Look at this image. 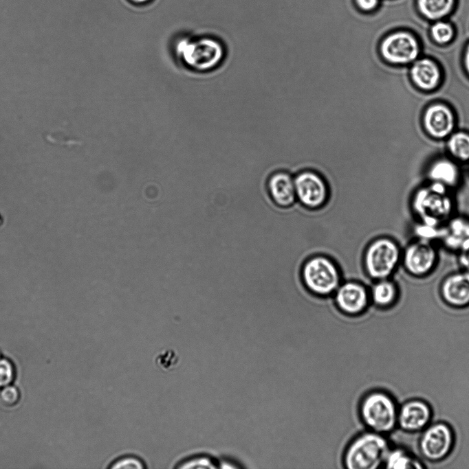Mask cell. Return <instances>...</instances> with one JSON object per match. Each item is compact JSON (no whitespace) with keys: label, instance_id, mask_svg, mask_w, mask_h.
I'll return each instance as SVG.
<instances>
[{"label":"cell","instance_id":"obj_6","mask_svg":"<svg viewBox=\"0 0 469 469\" xmlns=\"http://www.w3.org/2000/svg\"><path fill=\"white\" fill-rule=\"evenodd\" d=\"M422 45L418 36L407 28L383 34L377 44L380 58L393 66H409L421 56Z\"/></svg>","mask_w":469,"mask_h":469},{"label":"cell","instance_id":"obj_5","mask_svg":"<svg viewBox=\"0 0 469 469\" xmlns=\"http://www.w3.org/2000/svg\"><path fill=\"white\" fill-rule=\"evenodd\" d=\"M402 249L393 238L382 236L368 243L362 254V266L373 281L391 278L402 261Z\"/></svg>","mask_w":469,"mask_h":469},{"label":"cell","instance_id":"obj_12","mask_svg":"<svg viewBox=\"0 0 469 469\" xmlns=\"http://www.w3.org/2000/svg\"><path fill=\"white\" fill-rule=\"evenodd\" d=\"M422 124L425 133L431 139H446L455 130L456 115L448 104L433 102L423 111Z\"/></svg>","mask_w":469,"mask_h":469},{"label":"cell","instance_id":"obj_21","mask_svg":"<svg viewBox=\"0 0 469 469\" xmlns=\"http://www.w3.org/2000/svg\"><path fill=\"white\" fill-rule=\"evenodd\" d=\"M386 469H424L423 461L408 449L391 446L384 459Z\"/></svg>","mask_w":469,"mask_h":469},{"label":"cell","instance_id":"obj_7","mask_svg":"<svg viewBox=\"0 0 469 469\" xmlns=\"http://www.w3.org/2000/svg\"><path fill=\"white\" fill-rule=\"evenodd\" d=\"M176 52L182 63L196 71L216 68L226 56L223 44L210 37L193 40L182 38L177 43Z\"/></svg>","mask_w":469,"mask_h":469},{"label":"cell","instance_id":"obj_17","mask_svg":"<svg viewBox=\"0 0 469 469\" xmlns=\"http://www.w3.org/2000/svg\"><path fill=\"white\" fill-rule=\"evenodd\" d=\"M428 181L441 184L450 190L461 182V172L457 161L449 157H438L431 161L426 170Z\"/></svg>","mask_w":469,"mask_h":469},{"label":"cell","instance_id":"obj_25","mask_svg":"<svg viewBox=\"0 0 469 469\" xmlns=\"http://www.w3.org/2000/svg\"><path fill=\"white\" fill-rule=\"evenodd\" d=\"M15 374V367L12 362L0 354V389L10 385Z\"/></svg>","mask_w":469,"mask_h":469},{"label":"cell","instance_id":"obj_16","mask_svg":"<svg viewBox=\"0 0 469 469\" xmlns=\"http://www.w3.org/2000/svg\"><path fill=\"white\" fill-rule=\"evenodd\" d=\"M266 190L270 200L278 207L290 208L297 201L294 174L287 170H279L270 174L266 181Z\"/></svg>","mask_w":469,"mask_h":469},{"label":"cell","instance_id":"obj_24","mask_svg":"<svg viewBox=\"0 0 469 469\" xmlns=\"http://www.w3.org/2000/svg\"><path fill=\"white\" fill-rule=\"evenodd\" d=\"M179 361L178 354L171 349L164 350L160 352L155 359L156 365L164 371H170L175 369Z\"/></svg>","mask_w":469,"mask_h":469},{"label":"cell","instance_id":"obj_29","mask_svg":"<svg viewBox=\"0 0 469 469\" xmlns=\"http://www.w3.org/2000/svg\"><path fill=\"white\" fill-rule=\"evenodd\" d=\"M109 467L111 468H142L144 466L140 459L133 456H127L115 461Z\"/></svg>","mask_w":469,"mask_h":469},{"label":"cell","instance_id":"obj_23","mask_svg":"<svg viewBox=\"0 0 469 469\" xmlns=\"http://www.w3.org/2000/svg\"><path fill=\"white\" fill-rule=\"evenodd\" d=\"M446 147L450 157L460 162H469V133L455 130L446 139Z\"/></svg>","mask_w":469,"mask_h":469},{"label":"cell","instance_id":"obj_8","mask_svg":"<svg viewBox=\"0 0 469 469\" xmlns=\"http://www.w3.org/2000/svg\"><path fill=\"white\" fill-rule=\"evenodd\" d=\"M455 434L452 427L443 421L430 423L419 435L418 452L426 468L446 459L452 453Z\"/></svg>","mask_w":469,"mask_h":469},{"label":"cell","instance_id":"obj_20","mask_svg":"<svg viewBox=\"0 0 469 469\" xmlns=\"http://www.w3.org/2000/svg\"><path fill=\"white\" fill-rule=\"evenodd\" d=\"M369 290L371 304L382 310L392 308L399 297L398 286L391 278L374 281Z\"/></svg>","mask_w":469,"mask_h":469},{"label":"cell","instance_id":"obj_15","mask_svg":"<svg viewBox=\"0 0 469 469\" xmlns=\"http://www.w3.org/2000/svg\"><path fill=\"white\" fill-rule=\"evenodd\" d=\"M408 76L416 89L423 92H432L441 85L443 72L434 59L421 56L409 65Z\"/></svg>","mask_w":469,"mask_h":469},{"label":"cell","instance_id":"obj_14","mask_svg":"<svg viewBox=\"0 0 469 469\" xmlns=\"http://www.w3.org/2000/svg\"><path fill=\"white\" fill-rule=\"evenodd\" d=\"M439 293L444 304L451 308L469 307V271L461 268L447 275L440 282Z\"/></svg>","mask_w":469,"mask_h":469},{"label":"cell","instance_id":"obj_30","mask_svg":"<svg viewBox=\"0 0 469 469\" xmlns=\"http://www.w3.org/2000/svg\"><path fill=\"white\" fill-rule=\"evenodd\" d=\"M458 262L462 269L469 271V240L458 250Z\"/></svg>","mask_w":469,"mask_h":469},{"label":"cell","instance_id":"obj_27","mask_svg":"<svg viewBox=\"0 0 469 469\" xmlns=\"http://www.w3.org/2000/svg\"><path fill=\"white\" fill-rule=\"evenodd\" d=\"M178 468H214L217 466L212 459L206 456H199L186 460Z\"/></svg>","mask_w":469,"mask_h":469},{"label":"cell","instance_id":"obj_10","mask_svg":"<svg viewBox=\"0 0 469 469\" xmlns=\"http://www.w3.org/2000/svg\"><path fill=\"white\" fill-rule=\"evenodd\" d=\"M438 261L439 251L432 240L417 238L402 249L401 264L413 277L429 275L435 269Z\"/></svg>","mask_w":469,"mask_h":469},{"label":"cell","instance_id":"obj_9","mask_svg":"<svg viewBox=\"0 0 469 469\" xmlns=\"http://www.w3.org/2000/svg\"><path fill=\"white\" fill-rule=\"evenodd\" d=\"M296 200L305 208L318 210L330 196L331 189L325 177L312 169L302 170L294 175Z\"/></svg>","mask_w":469,"mask_h":469},{"label":"cell","instance_id":"obj_4","mask_svg":"<svg viewBox=\"0 0 469 469\" xmlns=\"http://www.w3.org/2000/svg\"><path fill=\"white\" fill-rule=\"evenodd\" d=\"M300 274L303 286L317 297L333 295L342 283L339 266L324 254H316L305 260Z\"/></svg>","mask_w":469,"mask_h":469},{"label":"cell","instance_id":"obj_22","mask_svg":"<svg viewBox=\"0 0 469 469\" xmlns=\"http://www.w3.org/2000/svg\"><path fill=\"white\" fill-rule=\"evenodd\" d=\"M428 35L435 45L444 47L454 41L457 28L449 19L439 20L429 23Z\"/></svg>","mask_w":469,"mask_h":469},{"label":"cell","instance_id":"obj_3","mask_svg":"<svg viewBox=\"0 0 469 469\" xmlns=\"http://www.w3.org/2000/svg\"><path fill=\"white\" fill-rule=\"evenodd\" d=\"M398 407L389 393L375 389L362 398L358 413L365 429L388 435L397 427Z\"/></svg>","mask_w":469,"mask_h":469},{"label":"cell","instance_id":"obj_11","mask_svg":"<svg viewBox=\"0 0 469 469\" xmlns=\"http://www.w3.org/2000/svg\"><path fill=\"white\" fill-rule=\"evenodd\" d=\"M333 296L336 308L349 317L363 315L371 304L369 288L357 280L342 282Z\"/></svg>","mask_w":469,"mask_h":469},{"label":"cell","instance_id":"obj_2","mask_svg":"<svg viewBox=\"0 0 469 469\" xmlns=\"http://www.w3.org/2000/svg\"><path fill=\"white\" fill-rule=\"evenodd\" d=\"M391 446L387 435L366 429L347 444L342 457L344 469L384 468Z\"/></svg>","mask_w":469,"mask_h":469},{"label":"cell","instance_id":"obj_33","mask_svg":"<svg viewBox=\"0 0 469 469\" xmlns=\"http://www.w3.org/2000/svg\"><path fill=\"white\" fill-rule=\"evenodd\" d=\"M383 1H385V0H383Z\"/></svg>","mask_w":469,"mask_h":469},{"label":"cell","instance_id":"obj_31","mask_svg":"<svg viewBox=\"0 0 469 469\" xmlns=\"http://www.w3.org/2000/svg\"><path fill=\"white\" fill-rule=\"evenodd\" d=\"M461 62L463 70L469 77V41L466 43L463 49Z\"/></svg>","mask_w":469,"mask_h":469},{"label":"cell","instance_id":"obj_28","mask_svg":"<svg viewBox=\"0 0 469 469\" xmlns=\"http://www.w3.org/2000/svg\"><path fill=\"white\" fill-rule=\"evenodd\" d=\"M383 0H353L358 10L365 14H373L379 11L383 5Z\"/></svg>","mask_w":469,"mask_h":469},{"label":"cell","instance_id":"obj_18","mask_svg":"<svg viewBox=\"0 0 469 469\" xmlns=\"http://www.w3.org/2000/svg\"><path fill=\"white\" fill-rule=\"evenodd\" d=\"M439 240L446 249L457 252L469 240V218L454 215L441 227Z\"/></svg>","mask_w":469,"mask_h":469},{"label":"cell","instance_id":"obj_19","mask_svg":"<svg viewBox=\"0 0 469 469\" xmlns=\"http://www.w3.org/2000/svg\"><path fill=\"white\" fill-rule=\"evenodd\" d=\"M415 12L428 23L448 19L457 10L458 0H413Z\"/></svg>","mask_w":469,"mask_h":469},{"label":"cell","instance_id":"obj_26","mask_svg":"<svg viewBox=\"0 0 469 469\" xmlns=\"http://www.w3.org/2000/svg\"><path fill=\"white\" fill-rule=\"evenodd\" d=\"M21 393L19 389L12 385H8L0 390V402L6 407H13L20 400Z\"/></svg>","mask_w":469,"mask_h":469},{"label":"cell","instance_id":"obj_32","mask_svg":"<svg viewBox=\"0 0 469 469\" xmlns=\"http://www.w3.org/2000/svg\"><path fill=\"white\" fill-rule=\"evenodd\" d=\"M130 1H132L133 3H135V4H144V3L150 1L151 0H130Z\"/></svg>","mask_w":469,"mask_h":469},{"label":"cell","instance_id":"obj_1","mask_svg":"<svg viewBox=\"0 0 469 469\" xmlns=\"http://www.w3.org/2000/svg\"><path fill=\"white\" fill-rule=\"evenodd\" d=\"M451 191L429 181L417 188L411 198V209L418 223L441 227L452 218L456 203Z\"/></svg>","mask_w":469,"mask_h":469},{"label":"cell","instance_id":"obj_13","mask_svg":"<svg viewBox=\"0 0 469 469\" xmlns=\"http://www.w3.org/2000/svg\"><path fill=\"white\" fill-rule=\"evenodd\" d=\"M432 421V408L424 400L411 398L399 404L398 428L407 432L419 433Z\"/></svg>","mask_w":469,"mask_h":469}]
</instances>
